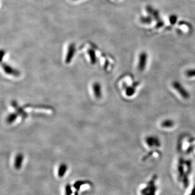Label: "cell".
<instances>
[{
	"label": "cell",
	"mask_w": 195,
	"mask_h": 195,
	"mask_svg": "<svg viewBox=\"0 0 195 195\" xmlns=\"http://www.w3.org/2000/svg\"><path fill=\"white\" fill-rule=\"evenodd\" d=\"M74 195H79V191L76 190L75 192H74Z\"/></svg>",
	"instance_id": "20"
},
{
	"label": "cell",
	"mask_w": 195,
	"mask_h": 195,
	"mask_svg": "<svg viewBox=\"0 0 195 195\" xmlns=\"http://www.w3.org/2000/svg\"><path fill=\"white\" fill-rule=\"evenodd\" d=\"M88 183V182L87 181H82V180H80V181H76L75 182V183L73 184V187L74 189H75L76 190L79 191L82 185H84L85 184Z\"/></svg>",
	"instance_id": "12"
},
{
	"label": "cell",
	"mask_w": 195,
	"mask_h": 195,
	"mask_svg": "<svg viewBox=\"0 0 195 195\" xmlns=\"http://www.w3.org/2000/svg\"><path fill=\"white\" fill-rule=\"evenodd\" d=\"M24 156L21 153H19L15 159L14 167L16 170H20L22 166Z\"/></svg>",
	"instance_id": "7"
},
{
	"label": "cell",
	"mask_w": 195,
	"mask_h": 195,
	"mask_svg": "<svg viewBox=\"0 0 195 195\" xmlns=\"http://www.w3.org/2000/svg\"><path fill=\"white\" fill-rule=\"evenodd\" d=\"M67 169H68V167L66 164L64 163L60 164L58 170V176L60 178L63 177L67 172Z\"/></svg>",
	"instance_id": "8"
},
{
	"label": "cell",
	"mask_w": 195,
	"mask_h": 195,
	"mask_svg": "<svg viewBox=\"0 0 195 195\" xmlns=\"http://www.w3.org/2000/svg\"><path fill=\"white\" fill-rule=\"evenodd\" d=\"M176 17H175L174 16H173V17H171L170 18V21L173 24H175L176 22Z\"/></svg>",
	"instance_id": "18"
},
{
	"label": "cell",
	"mask_w": 195,
	"mask_h": 195,
	"mask_svg": "<svg viewBox=\"0 0 195 195\" xmlns=\"http://www.w3.org/2000/svg\"><path fill=\"white\" fill-rule=\"evenodd\" d=\"M17 116H18V113L17 112L15 113H10L9 114L7 118V122L9 124L13 123L17 119Z\"/></svg>",
	"instance_id": "11"
},
{
	"label": "cell",
	"mask_w": 195,
	"mask_h": 195,
	"mask_svg": "<svg viewBox=\"0 0 195 195\" xmlns=\"http://www.w3.org/2000/svg\"><path fill=\"white\" fill-rule=\"evenodd\" d=\"M146 144L149 147H159L161 146V141L158 138L155 136H149L145 139Z\"/></svg>",
	"instance_id": "4"
},
{
	"label": "cell",
	"mask_w": 195,
	"mask_h": 195,
	"mask_svg": "<svg viewBox=\"0 0 195 195\" xmlns=\"http://www.w3.org/2000/svg\"><path fill=\"white\" fill-rule=\"evenodd\" d=\"M73 194V190L72 186L69 184H66L65 186V195H72Z\"/></svg>",
	"instance_id": "16"
},
{
	"label": "cell",
	"mask_w": 195,
	"mask_h": 195,
	"mask_svg": "<svg viewBox=\"0 0 195 195\" xmlns=\"http://www.w3.org/2000/svg\"><path fill=\"white\" fill-rule=\"evenodd\" d=\"M185 74L189 78L194 77L195 76V69H190L185 72Z\"/></svg>",
	"instance_id": "17"
},
{
	"label": "cell",
	"mask_w": 195,
	"mask_h": 195,
	"mask_svg": "<svg viewBox=\"0 0 195 195\" xmlns=\"http://www.w3.org/2000/svg\"><path fill=\"white\" fill-rule=\"evenodd\" d=\"M174 124L175 123L173 120L170 119H167L161 123V125L162 127L164 128H170L173 127Z\"/></svg>",
	"instance_id": "13"
},
{
	"label": "cell",
	"mask_w": 195,
	"mask_h": 195,
	"mask_svg": "<svg viewBox=\"0 0 195 195\" xmlns=\"http://www.w3.org/2000/svg\"><path fill=\"white\" fill-rule=\"evenodd\" d=\"M1 66L3 68V71L7 74L11 75V76L18 77L20 75V71H18L16 69L13 68L11 66L7 64L6 63H2Z\"/></svg>",
	"instance_id": "2"
},
{
	"label": "cell",
	"mask_w": 195,
	"mask_h": 195,
	"mask_svg": "<svg viewBox=\"0 0 195 195\" xmlns=\"http://www.w3.org/2000/svg\"><path fill=\"white\" fill-rule=\"evenodd\" d=\"M88 54L89 55L90 57V63L92 65H94L96 62V54L95 51H94L93 49H89L88 51Z\"/></svg>",
	"instance_id": "10"
},
{
	"label": "cell",
	"mask_w": 195,
	"mask_h": 195,
	"mask_svg": "<svg viewBox=\"0 0 195 195\" xmlns=\"http://www.w3.org/2000/svg\"><path fill=\"white\" fill-rule=\"evenodd\" d=\"M173 86L184 99H188L189 98L190 94L189 92L183 87V86L181 85L179 82L176 81H173Z\"/></svg>",
	"instance_id": "1"
},
{
	"label": "cell",
	"mask_w": 195,
	"mask_h": 195,
	"mask_svg": "<svg viewBox=\"0 0 195 195\" xmlns=\"http://www.w3.org/2000/svg\"><path fill=\"white\" fill-rule=\"evenodd\" d=\"M183 165H184V159L182 158H181L179 159V164H178V171L179 173V176H182L183 175Z\"/></svg>",
	"instance_id": "14"
},
{
	"label": "cell",
	"mask_w": 195,
	"mask_h": 195,
	"mask_svg": "<svg viewBox=\"0 0 195 195\" xmlns=\"http://www.w3.org/2000/svg\"><path fill=\"white\" fill-rule=\"evenodd\" d=\"M13 106H14V107L16 108V110L17 111L16 112L18 113V114H20L25 118V117L27 116V114L24 112V111L21 108H20L16 103H15L14 102H13Z\"/></svg>",
	"instance_id": "15"
},
{
	"label": "cell",
	"mask_w": 195,
	"mask_h": 195,
	"mask_svg": "<svg viewBox=\"0 0 195 195\" xmlns=\"http://www.w3.org/2000/svg\"><path fill=\"white\" fill-rule=\"evenodd\" d=\"M75 45L74 43H71V45L68 46L67 53L65 59V62L66 64H69L72 61L73 57H74V55L75 54Z\"/></svg>",
	"instance_id": "5"
},
{
	"label": "cell",
	"mask_w": 195,
	"mask_h": 195,
	"mask_svg": "<svg viewBox=\"0 0 195 195\" xmlns=\"http://www.w3.org/2000/svg\"><path fill=\"white\" fill-rule=\"evenodd\" d=\"M147 54L146 52H143L139 56L138 64V69L140 72L144 71L147 64Z\"/></svg>",
	"instance_id": "3"
},
{
	"label": "cell",
	"mask_w": 195,
	"mask_h": 195,
	"mask_svg": "<svg viewBox=\"0 0 195 195\" xmlns=\"http://www.w3.org/2000/svg\"><path fill=\"white\" fill-rule=\"evenodd\" d=\"M94 94L97 99L101 98L102 96V86L98 82H94L93 85Z\"/></svg>",
	"instance_id": "6"
},
{
	"label": "cell",
	"mask_w": 195,
	"mask_h": 195,
	"mask_svg": "<svg viewBox=\"0 0 195 195\" xmlns=\"http://www.w3.org/2000/svg\"><path fill=\"white\" fill-rule=\"evenodd\" d=\"M194 146H190V147L187 150V153H189L190 152H191L192 151V150H194Z\"/></svg>",
	"instance_id": "19"
},
{
	"label": "cell",
	"mask_w": 195,
	"mask_h": 195,
	"mask_svg": "<svg viewBox=\"0 0 195 195\" xmlns=\"http://www.w3.org/2000/svg\"><path fill=\"white\" fill-rule=\"evenodd\" d=\"M138 84V82L134 83L132 86L127 87L126 88V94L127 95V96H133L134 93H135V88H136V86Z\"/></svg>",
	"instance_id": "9"
}]
</instances>
